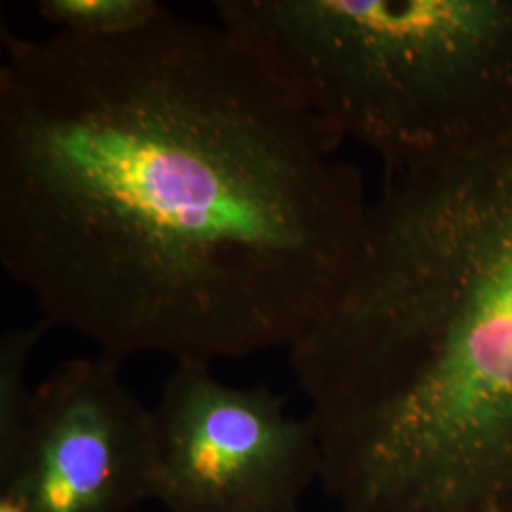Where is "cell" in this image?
<instances>
[{
    "mask_svg": "<svg viewBox=\"0 0 512 512\" xmlns=\"http://www.w3.org/2000/svg\"><path fill=\"white\" fill-rule=\"evenodd\" d=\"M0 260L118 363L300 344L370 203L342 139L255 44L165 8L120 37L2 27Z\"/></svg>",
    "mask_w": 512,
    "mask_h": 512,
    "instance_id": "obj_1",
    "label": "cell"
},
{
    "mask_svg": "<svg viewBox=\"0 0 512 512\" xmlns=\"http://www.w3.org/2000/svg\"><path fill=\"white\" fill-rule=\"evenodd\" d=\"M338 512H512V133L387 173L291 351Z\"/></svg>",
    "mask_w": 512,
    "mask_h": 512,
    "instance_id": "obj_2",
    "label": "cell"
},
{
    "mask_svg": "<svg viewBox=\"0 0 512 512\" xmlns=\"http://www.w3.org/2000/svg\"><path fill=\"white\" fill-rule=\"evenodd\" d=\"M215 10L387 173L512 133V0H220Z\"/></svg>",
    "mask_w": 512,
    "mask_h": 512,
    "instance_id": "obj_3",
    "label": "cell"
},
{
    "mask_svg": "<svg viewBox=\"0 0 512 512\" xmlns=\"http://www.w3.org/2000/svg\"><path fill=\"white\" fill-rule=\"evenodd\" d=\"M152 501L167 512H300L321 476L310 418L266 385L175 363L152 408Z\"/></svg>",
    "mask_w": 512,
    "mask_h": 512,
    "instance_id": "obj_4",
    "label": "cell"
},
{
    "mask_svg": "<svg viewBox=\"0 0 512 512\" xmlns=\"http://www.w3.org/2000/svg\"><path fill=\"white\" fill-rule=\"evenodd\" d=\"M152 408L99 355L55 366L35 387L25 437L0 490L29 512H131L152 499Z\"/></svg>",
    "mask_w": 512,
    "mask_h": 512,
    "instance_id": "obj_5",
    "label": "cell"
},
{
    "mask_svg": "<svg viewBox=\"0 0 512 512\" xmlns=\"http://www.w3.org/2000/svg\"><path fill=\"white\" fill-rule=\"evenodd\" d=\"M52 329L46 319L4 332L0 340V476L8 475L25 437L33 391L27 384L31 353Z\"/></svg>",
    "mask_w": 512,
    "mask_h": 512,
    "instance_id": "obj_6",
    "label": "cell"
},
{
    "mask_svg": "<svg viewBox=\"0 0 512 512\" xmlns=\"http://www.w3.org/2000/svg\"><path fill=\"white\" fill-rule=\"evenodd\" d=\"M154 0H40V18L55 31L78 37L109 38L141 31L162 16Z\"/></svg>",
    "mask_w": 512,
    "mask_h": 512,
    "instance_id": "obj_7",
    "label": "cell"
},
{
    "mask_svg": "<svg viewBox=\"0 0 512 512\" xmlns=\"http://www.w3.org/2000/svg\"><path fill=\"white\" fill-rule=\"evenodd\" d=\"M0 512H29V509L19 495L0 490Z\"/></svg>",
    "mask_w": 512,
    "mask_h": 512,
    "instance_id": "obj_8",
    "label": "cell"
}]
</instances>
